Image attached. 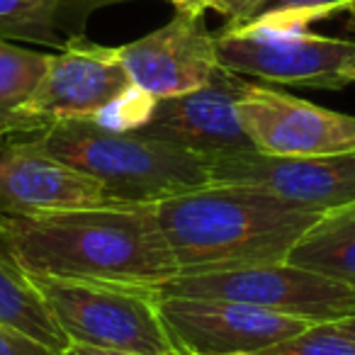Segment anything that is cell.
Here are the masks:
<instances>
[{"mask_svg": "<svg viewBox=\"0 0 355 355\" xmlns=\"http://www.w3.org/2000/svg\"><path fill=\"white\" fill-rule=\"evenodd\" d=\"M161 316L183 355L261 353L300 336L311 321L212 297H163Z\"/></svg>", "mask_w": 355, "mask_h": 355, "instance_id": "obj_7", "label": "cell"}, {"mask_svg": "<svg viewBox=\"0 0 355 355\" xmlns=\"http://www.w3.org/2000/svg\"><path fill=\"white\" fill-rule=\"evenodd\" d=\"M343 78H345V83H355V59H353V64H350L348 66V69H345V76H343Z\"/></svg>", "mask_w": 355, "mask_h": 355, "instance_id": "obj_28", "label": "cell"}, {"mask_svg": "<svg viewBox=\"0 0 355 355\" xmlns=\"http://www.w3.org/2000/svg\"><path fill=\"white\" fill-rule=\"evenodd\" d=\"M353 0H258L239 22L227 27H306L345 10Z\"/></svg>", "mask_w": 355, "mask_h": 355, "instance_id": "obj_18", "label": "cell"}, {"mask_svg": "<svg viewBox=\"0 0 355 355\" xmlns=\"http://www.w3.org/2000/svg\"><path fill=\"white\" fill-rule=\"evenodd\" d=\"M232 355H263V353H232Z\"/></svg>", "mask_w": 355, "mask_h": 355, "instance_id": "obj_30", "label": "cell"}, {"mask_svg": "<svg viewBox=\"0 0 355 355\" xmlns=\"http://www.w3.org/2000/svg\"><path fill=\"white\" fill-rule=\"evenodd\" d=\"M175 12H193V15H205L207 10V0H168Z\"/></svg>", "mask_w": 355, "mask_h": 355, "instance_id": "obj_25", "label": "cell"}, {"mask_svg": "<svg viewBox=\"0 0 355 355\" xmlns=\"http://www.w3.org/2000/svg\"><path fill=\"white\" fill-rule=\"evenodd\" d=\"M0 326L22 331L59 353H64L69 345L32 277L20 266L3 258H0Z\"/></svg>", "mask_w": 355, "mask_h": 355, "instance_id": "obj_15", "label": "cell"}, {"mask_svg": "<svg viewBox=\"0 0 355 355\" xmlns=\"http://www.w3.org/2000/svg\"><path fill=\"white\" fill-rule=\"evenodd\" d=\"M207 168L212 183L251 185L316 212L355 200V153L270 156L253 148L212 156Z\"/></svg>", "mask_w": 355, "mask_h": 355, "instance_id": "obj_10", "label": "cell"}, {"mask_svg": "<svg viewBox=\"0 0 355 355\" xmlns=\"http://www.w3.org/2000/svg\"><path fill=\"white\" fill-rule=\"evenodd\" d=\"M30 277L69 343L137 355H183L163 324L161 295L153 287Z\"/></svg>", "mask_w": 355, "mask_h": 355, "instance_id": "obj_4", "label": "cell"}, {"mask_svg": "<svg viewBox=\"0 0 355 355\" xmlns=\"http://www.w3.org/2000/svg\"><path fill=\"white\" fill-rule=\"evenodd\" d=\"M0 40L61 49L66 37L56 27V0H0Z\"/></svg>", "mask_w": 355, "mask_h": 355, "instance_id": "obj_17", "label": "cell"}, {"mask_svg": "<svg viewBox=\"0 0 355 355\" xmlns=\"http://www.w3.org/2000/svg\"><path fill=\"white\" fill-rule=\"evenodd\" d=\"M287 263L355 290V200L321 212L292 246Z\"/></svg>", "mask_w": 355, "mask_h": 355, "instance_id": "obj_14", "label": "cell"}, {"mask_svg": "<svg viewBox=\"0 0 355 355\" xmlns=\"http://www.w3.org/2000/svg\"><path fill=\"white\" fill-rule=\"evenodd\" d=\"M49 54L0 40V139L25 137V107L42 83Z\"/></svg>", "mask_w": 355, "mask_h": 355, "instance_id": "obj_16", "label": "cell"}, {"mask_svg": "<svg viewBox=\"0 0 355 355\" xmlns=\"http://www.w3.org/2000/svg\"><path fill=\"white\" fill-rule=\"evenodd\" d=\"M114 202L98 180L42 151L30 137L0 139V224Z\"/></svg>", "mask_w": 355, "mask_h": 355, "instance_id": "obj_12", "label": "cell"}, {"mask_svg": "<svg viewBox=\"0 0 355 355\" xmlns=\"http://www.w3.org/2000/svg\"><path fill=\"white\" fill-rule=\"evenodd\" d=\"M334 324L338 326V329L343 331L345 336H350V338L355 340V314H353V316H345V319L334 321Z\"/></svg>", "mask_w": 355, "mask_h": 355, "instance_id": "obj_27", "label": "cell"}, {"mask_svg": "<svg viewBox=\"0 0 355 355\" xmlns=\"http://www.w3.org/2000/svg\"><path fill=\"white\" fill-rule=\"evenodd\" d=\"M61 355H137V353H122V350H105V348H90V345L69 343Z\"/></svg>", "mask_w": 355, "mask_h": 355, "instance_id": "obj_24", "label": "cell"}, {"mask_svg": "<svg viewBox=\"0 0 355 355\" xmlns=\"http://www.w3.org/2000/svg\"><path fill=\"white\" fill-rule=\"evenodd\" d=\"M132 85L117 46H100L73 37L56 54L25 107L30 134L54 122H90Z\"/></svg>", "mask_w": 355, "mask_h": 355, "instance_id": "obj_8", "label": "cell"}, {"mask_svg": "<svg viewBox=\"0 0 355 355\" xmlns=\"http://www.w3.org/2000/svg\"><path fill=\"white\" fill-rule=\"evenodd\" d=\"M178 275L287 261L321 212L251 185L209 183L153 205Z\"/></svg>", "mask_w": 355, "mask_h": 355, "instance_id": "obj_2", "label": "cell"}, {"mask_svg": "<svg viewBox=\"0 0 355 355\" xmlns=\"http://www.w3.org/2000/svg\"><path fill=\"white\" fill-rule=\"evenodd\" d=\"M15 263L30 275L158 290L178 277L153 205H100L3 222Z\"/></svg>", "mask_w": 355, "mask_h": 355, "instance_id": "obj_1", "label": "cell"}, {"mask_svg": "<svg viewBox=\"0 0 355 355\" xmlns=\"http://www.w3.org/2000/svg\"><path fill=\"white\" fill-rule=\"evenodd\" d=\"M258 0H207V8L209 10H217L227 17V25L232 22H239L253 6H256Z\"/></svg>", "mask_w": 355, "mask_h": 355, "instance_id": "obj_23", "label": "cell"}, {"mask_svg": "<svg viewBox=\"0 0 355 355\" xmlns=\"http://www.w3.org/2000/svg\"><path fill=\"white\" fill-rule=\"evenodd\" d=\"M153 105H156V98L129 85L119 98H114L107 107L100 110L90 122L107 129V132H137L151 117Z\"/></svg>", "mask_w": 355, "mask_h": 355, "instance_id": "obj_20", "label": "cell"}, {"mask_svg": "<svg viewBox=\"0 0 355 355\" xmlns=\"http://www.w3.org/2000/svg\"><path fill=\"white\" fill-rule=\"evenodd\" d=\"M0 258L8 261V263H15V256H12V248H10V236H8V232H6L3 224H0Z\"/></svg>", "mask_w": 355, "mask_h": 355, "instance_id": "obj_26", "label": "cell"}, {"mask_svg": "<svg viewBox=\"0 0 355 355\" xmlns=\"http://www.w3.org/2000/svg\"><path fill=\"white\" fill-rule=\"evenodd\" d=\"M343 12H348V25H350V27H353V30H355V0H353V3H350L348 8H345Z\"/></svg>", "mask_w": 355, "mask_h": 355, "instance_id": "obj_29", "label": "cell"}, {"mask_svg": "<svg viewBox=\"0 0 355 355\" xmlns=\"http://www.w3.org/2000/svg\"><path fill=\"white\" fill-rule=\"evenodd\" d=\"M0 355H61L42 340L15 331L10 326H0Z\"/></svg>", "mask_w": 355, "mask_h": 355, "instance_id": "obj_22", "label": "cell"}, {"mask_svg": "<svg viewBox=\"0 0 355 355\" xmlns=\"http://www.w3.org/2000/svg\"><path fill=\"white\" fill-rule=\"evenodd\" d=\"M217 61L236 76L302 88H345L355 42L306 27H224L214 35Z\"/></svg>", "mask_w": 355, "mask_h": 355, "instance_id": "obj_6", "label": "cell"}, {"mask_svg": "<svg viewBox=\"0 0 355 355\" xmlns=\"http://www.w3.org/2000/svg\"><path fill=\"white\" fill-rule=\"evenodd\" d=\"M25 137L98 180L117 202L156 205L212 183L207 158L141 132H107L93 122H54Z\"/></svg>", "mask_w": 355, "mask_h": 355, "instance_id": "obj_3", "label": "cell"}, {"mask_svg": "<svg viewBox=\"0 0 355 355\" xmlns=\"http://www.w3.org/2000/svg\"><path fill=\"white\" fill-rule=\"evenodd\" d=\"M248 80L222 69L207 85L183 95L156 100L151 117L137 132L202 158L253 151L239 117V98Z\"/></svg>", "mask_w": 355, "mask_h": 355, "instance_id": "obj_11", "label": "cell"}, {"mask_svg": "<svg viewBox=\"0 0 355 355\" xmlns=\"http://www.w3.org/2000/svg\"><path fill=\"white\" fill-rule=\"evenodd\" d=\"M117 3H127V0H56V27L66 37V42L73 37H85L88 17Z\"/></svg>", "mask_w": 355, "mask_h": 355, "instance_id": "obj_21", "label": "cell"}, {"mask_svg": "<svg viewBox=\"0 0 355 355\" xmlns=\"http://www.w3.org/2000/svg\"><path fill=\"white\" fill-rule=\"evenodd\" d=\"M263 355H355V340L345 336L334 321L311 324L290 340L261 350Z\"/></svg>", "mask_w": 355, "mask_h": 355, "instance_id": "obj_19", "label": "cell"}, {"mask_svg": "<svg viewBox=\"0 0 355 355\" xmlns=\"http://www.w3.org/2000/svg\"><path fill=\"white\" fill-rule=\"evenodd\" d=\"M117 54L134 88L156 100L202 88L219 71L214 35L205 15L193 12H175L156 32L117 46Z\"/></svg>", "mask_w": 355, "mask_h": 355, "instance_id": "obj_13", "label": "cell"}, {"mask_svg": "<svg viewBox=\"0 0 355 355\" xmlns=\"http://www.w3.org/2000/svg\"><path fill=\"white\" fill-rule=\"evenodd\" d=\"M158 295L243 302L311 324L338 321L355 314V290L287 261L178 275L158 287Z\"/></svg>", "mask_w": 355, "mask_h": 355, "instance_id": "obj_5", "label": "cell"}, {"mask_svg": "<svg viewBox=\"0 0 355 355\" xmlns=\"http://www.w3.org/2000/svg\"><path fill=\"white\" fill-rule=\"evenodd\" d=\"M239 117L253 148L270 156L355 153V117L261 83H246Z\"/></svg>", "mask_w": 355, "mask_h": 355, "instance_id": "obj_9", "label": "cell"}]
</instances>
